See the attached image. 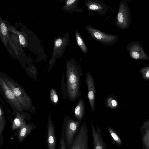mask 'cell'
<instances>
[{
	"instance_id": "cell-25",
	"label": "cell",
	"mask_w": 149,
	"mask_h": 149,
	"mask_svg": "<svg viewBox=\"0 0 149 149\" xmlns=\"http://www.w3.org/2000/svg\"><path fill=\"white\" fill-rule=\"evenodd\" d=\"M11 31L15 33H17L18 35L20 42L22 45L24 46L25 45L26 40L24 36L21 33L15 31L13 29H10Z\"/></svg>"
},
{
	"instance_id": "cell-21",
	"label": "cell",
	"mask_w": 149,
	"mask_h": 149,
	"mask_svg": "<svg viewBox=\"0 0 149 149\" xmlns=\"http://www.w3.org/2000/svg\"><path fill=\"white\" fill-rule=\"evenodd\" d=\"M107 127L110 136L113 140L118 145H121L122 144V141L117 133L112 128L109 126Z\"/></svg>"
},
{
	"instance_id": "cell-9",
	"label": "cell",
	"mask_w": 149,
	"mask_h": 149,
	"mask_svg": "<svg viewBox=\"0 0 149 149\" xmlns=\"http://www.w3.org/2000/svg\"><path fill=\"white\" fill-rule=\"evenodd\" d=\"M86 76L85 82L88 87V97L92 112H93L95 108V85L94 79L91 73L87 72Z\"/></svg>"
},
{
	"instance_id": "cell-1",
	"label": "cell",
	"mask_w": 149,
	"mask_h": 149,
	"mask_svg": "<svg viewBox=\"0 0 149 149\" xmlns=\"http://www.w3.org/2000/svg\"><path fill=\"white\" fill-rule=\"evenodd\" d=\"M66 78L69 98L74 101L81 95L80 77L82 71L78 62L74 58L66 61Z\"/></svg>"
},
{
	"instance_id": "cell-13",
	"label": "cell",
	"mask_w": 149,
	"mask_h": 149,
	"mask_svg": "<svg viewBox=\"0 0 149 149\" xmlns=\"http://www.w3.org/2000/svg\"><path fill=\"white\" fill-rule=\"evenodd\" d=\"M55 129L51 120H49L47 125V144L48 149H56V140L55 135Z\"/></svg>"
},
{
	"instance_id": "cell-15",
	"label": "cell",
	"mask_w": 149,
	"mask_h": 149,
	"mask_svg": "<svg viewBox=\"0 0 149 149\" xmlns=\"http://www.w3.org/2000/svg\"><path fill=\"white\" fill-rule=\"evenodd\" d=\"M79 0H68L65 1V5L62 6V9L67 12L74 11L81 13L84 11L78 8L77 3Z\"/></svg>"
},
{
	"instance_id": "cell-14",
	"label": "cell",
	"mask_w": 149,
	"mask_h": 149,
	"mask_svg": "<svg viewBox=\"0 0 149 149\" xmlns=\"http://www.w3.org/2000/svg\"><path fill=\"white\" fill-rule=\"evenodd\" d=\"M85 112V104L83 99L81 98L75 107L74 116L76 120L81 124Z\"/></svg>"
},
{
	"instance_id": "cell-19",
	"label": "cell",
	"mask_w": 149,
	"mask_h": 149,
	"mask_svg": "<svg viewBox=\"0 0 149 149\" xmlns=\"http://www.w3.org/2000/svg\"><path fill=\"white\" fill-rule=\"evenodd\" d=\"M17 117L15 118L13 123L12 130L20 128L24 122V121L23 116H21V113L17 112Z\"/></svg>"
},
{
	"instance_id": "cell-6",
	"label": "cell",
	"mask_w": 149,
	"mask_h": 149,
	"mask_svg": "<svg viewBox=\"0 0 149 149\" xmlns=\"http://www.w3.org/2000/svg\"><path fill=\"white\" fill-rule=\"evenodd\" d=\"M85 29L93 39L105 45H114L118 40V36L103 32L93 27L92 25L86 26Z\"/></svg>"
},
{
	"instance_id": "cell-28",
	"label": "cell",
	"mask_w": 149,
	"mask_h": 149,
	"mask_svg": "<svg viewBox=\"0 0 149 149\" xmlns=\"http://www.w3.org/2000/svg\"><path fill=\"white\" fill-rule=\"evenodd\" d=\"M149 127V118L143 123L142 127L143 128H147Z\"/></svg>"
},
{
	"instance_id": "cell-10",
	"label": "cell",
	"mask_w": 149,
	"mask_h": 149,
	"mask_svg": "<svg viewBox=\"0 0 149 149\" xmlns=\"http://www.w3.org/2000/svg\"><path fill=\"white\" fill-rule=\"evenodd\" d=\"M70 42L69 35L67 32L63 37H58L55 40L53 51V58L59 57L63 54L66 47Z\"/></svg>"
},
{
	"instance_id": "cell-4",
	"label": "cell",
	"mask_w": 149,
	"mask_h": 149,
	"mask_svg": "<svg viewBox=\"0 0 149 149\" xmlns=\"http://www.w3.org/2000/svg\"><path fill=\"white\" fill-rule=\"evenodd\" d=\"M116 20L115 25L118 28L126 30L129 27L132 21L131 11L126 0L120 2Z\"/></svg>"
},
{
	"instance_id": "cell-7",
	"label": "cell",
	"mask_w": 149,
	"mask_h": 149,
	"mask_svg": "<svg viewBox=\"0 0 149 149\" xmlns=\"http://www.w3.org/2000/svg\"><path fill=\"white\" fill-rule=\"evenodd\" d=\"M88 129L86 121L80 125L70 149H88Z\"/></svg>"
},
{
	"instance_id": "cell-16",
	"label": "cell",
	"mask_w": 149,
	"mask_h": 149,
	"mask_svg": "<svg viewBox=\"0 0 149 149\" xmlns=\"http://www.w3.org/2000/svg\"><path fill=\"white\" fill-rule=\"evenodd\" d=\"M32 130V127L31 125L26 124L24 122L19 130L18 135L19 142H22Z\"/></svg>"
},
{
	"instance_id": "cell-11",
	"label": "cell",
	"mask_w": 149,
	"mask_h": 149,
	"mask_svg": "<svg viewBox=\"0 0 149 149\" xmlns=\"http://www.w3.org/2000/svg\"><path fill=\"white\" fill-rule=\"evenodd\" d=\"M91 129L93 149H107L106 143L103 139L99 126L96 124L95 128L92 124Z\"/></svg>"
},
{
	"instance_id": "cell-24",
	"label": "cell",
	"mask_w": 149,
	"mask_h": 149,
	"mask_svg": "<svg viewBox=\"0 0 149 149\" xmlns=\"http://www.w3.org/2000/svg\"><path fill=\"white\" fill-rule=\"evenodd\" d=\"M1 33L2 34V37L5 38L7 34V28L4 23L1 19Z\"/></svg>"
},
{
	"instance_id": "cell-3",
	"label": "cell",
	"mask_w": 149,
	"mask_h": 149,
	"mask_svg": "<svg viewBox=\"0 0 149 149\" xmlns=\"http://www.w3.org/2000/svg\"><path fill=\"white\" fill-rule=\"evenodd\" d=\"M81 124L68 116L64 118L61 136L68 148H71L73 140Z\"/></svg>"
},
{
	"instance_id": "cell-27",
	"label": "cell",
	"mask_w": 149,
	"mask_h": 149,
	"mask_svg": "<svg viewBox=\"0 0 149 149\" xmlns=\"http://www.w3.org/2000/svg\"><path fill=\"white\" fill-rule=\"evenodd\" d=\"M60 149H66L64 139L61 136L60 140Z\"/></svg>"
},
{
	"instance_id": "cell-22",
	"label": "cell",
	"mask_w": 149,
	"mask_h": 149,
	"mask_svg": "<svg viewBox=\"0 0 149 149\" xmlns=\"http://www.w3.org/2000/svg\"><path fill=\"white\" fill-rule=\"evenodd\" d=\"M141 76L146 81H149V65L142 67L140 70Z\"/></svg>"
},
{
	"instance_id": "cell-8",
	"label": "cell",
	"mask_w": 149,
	"mask_h": 149,
	"mask_svg": "<svg viewBox=\"0 0 149 149\" xmlns=\"http://www.w3.org/2000/svg\"><path fill=\"white\" fill-rule=\"evenodd\" d=\"M129 52L130 58L135 61L149 60V56L145 53L143 47L138 41L130 42L126 47Z\"/></svg>"
},
{
	"instance_id": "cell-12",
	"label": "cell",
	"mask_w": 149,
	"mask_h": 149,
	"mask_svg": "<svg viewBox=\"0 0 149 149\" xmlns=\"http://www.w3.org/2000/svg\"><path fill=\"white\" fill-rule=\"evenodd\" d=\"M84 5L89 11L96 12L100 15H105L108 10L107 5L97 0H85Z\"/></svg>"
},
{
	"instance_id": "cell-2",
	"label": "cell",
	"mask_w": 149,
	"mask_h": 149,
	"mask_svg": "<svg viewBox=\"0 0 149 149\" xmlns=\"http://www.w3.org/2000/svg\"><path fill=\"white\" fill-rule=\"evenodd\" d=\"M0 76L13 91L23 110L31 112H35L31 98L24 89L5 73L1 72Z\"/></svg>"
},
{
	"instance_id": "cell-23",
	"label": "cell",
	"mask_w": 149,
	"mask_h": 149,
	"mask_svg": "<svg viewBox=\"0 0 149 149\" xmlns=\"http://www.w3.org/2000/svg\"><path fill=\"white\" fill-rule=\"evenodd\" d=\"M147 128V131L144 134L143 139L145 147L147 149H149V127Z\"/></svg>"
},
{
	"instance_id": "cell-26",
	"label": "cell",
	"mask_w": 149,
	"mask_h": 149,
	"mask_svg": "<svg viewBox=\"0 0 149 149\" xmlns=\"http://www.w3.org/2000/svg\"><path fill=\"white\" fill-rule=\"evenodd\" d=\"M51 97L52 100L54 103H56L58 101V97L56 92L52 90L51 92Z\"/></svg>"
},
{
	"instance_id": "cell-18",
	"label": "cell",
	"mask_w": 149,
	"mask_h": 149,
	"mask_svg": "<svg viewBox=\"0 0 149 149\" xmlns=\"http://www.w3.org/2000/svg\"><path fill=\"white\" fill-rule=\"evenodd\" d=\"M76 40L79 47L84 54H86L88 52V49L84 42L81 36L78 31L76 30L75 32Z\"/></svg>"
},
{
	"instance_id": "cell-20",
	"label": "cell",
	"mask_w": 149,
	"mask_h": 149,
	"mask_svg": "<svg viewBox=\"0 0 149 149\" xmlns=\"http://www.w3.org/2000/svg\"><path fill=\"white\" fill-rule=\"evenodd\" d=\"M5 119L3 115L1 108L0 109V146L3 142V132L5 127Z\"/></svg>"
},
{
	"instance_id": "cell-17",
	"label": "cell",
	"mask_w": 149,
	"mask_h": 149,
	"mask_svg": "<svg viewBox=\"0 0 149 149\" xmlns=\"http://www.w3.org/2000/svg\"><path fill=\"white\" fill-rule=\"evenodd\" d=\"M104 103L106 107L109 108L110 109H115L119 107L117 99L113 95L110 96L106 98Z\"/></svg>"
},
{
	"instance_id": "cell-5",
	"label": "cell",
	"mask_w": 149,
	"mask_h": 149,
	"mask_svg": "<svg viewBox=\"0 0 149 149\" xmlns=\"http://www.w3.org/2000/svg\"><path fill=\"white\" fill-rule=\"evenodd\" d=\"M0 91L2 95L9 104L13 112L22 113L23 109L15 96L13 91L3 79L0 76Z\"/></svg>"
}]
</instances>
